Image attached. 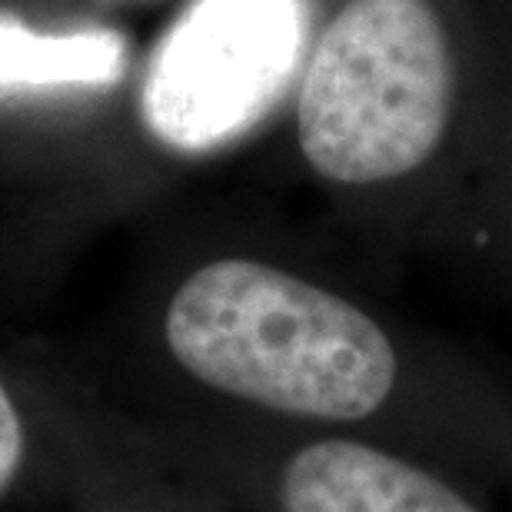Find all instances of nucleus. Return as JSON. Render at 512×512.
I'll return each instance as SVG.
<instances>
[{"instance_id":"nucleus-1","label":"nucleus","mask_w":512,"mask_h":512,"mask_svg":"<svg viewBox=\"0 0 512 512\" xmlns=\"http://www.w3.org/2000/svg\"><path fill=\"white\" fill-rule=\"evenodd\" d=\"M163 336L200 386L260 413L419 456L493 496L512 469L483 436L409 393L403 343L380 316L276 263L223 256L170 296Z\"/></svg>"},{"instance_id":"nucleus-2","label":"nucleus","mask_w":512,"mask_h":512,"mask_svg":"<svg viewBox=\"0 0 512 512\" xmlns=\"http://www.w3.org/2000/svg\"><path fill=\"white\" fill-rule=\"evenodd\" d=\"M453 110V54L426 0H350L306 60L296 130L333 183H386L433 157Z\"/></svg>"},{"instance_id":"nucleus-3","label":"nucleus","mask_w":512,"mask_h":512,"mask_svg":"<svg viewBox=\"0 0 512 512\" xmlns=\"http://www.w3.org/2000/svg\"><path fill=\"white\" fill-rule=\"evenodd\" d=\"M306 30V0H190L153 47L143 124L177 153L240 140L290 90Z\"/></svg>"},{"instance_id":"nucleus-4","label":"nucleus","mask_w":512,"mask_h":512,"mask_svg":"<svg viewBox=\"0 0 512 512\" xmlns=\"http://www.w3.org/2000/svg\"><path fill=\"white\" fill-rule=\"evenodd\" d=\"M276 512H499L493 493L403 449L316 433L280 449Z\"/></svg>"},{"instance_id":"nucleus-5","label":"nucleus","mask_w":512,"mask_h":512,"mask_svg":"<svg viewBox=\"0 0 512 512\" xmlns=\"http://www.w3.org/2000/svg\"><path fill=\"white\" fill-rule=\"evenodd\" d=\"M127 67V40L117 30L87 27L37 34L0 10V94L40 87H104Z\"/></svg>"},{"instance_id":"nucleus-6","label":"nucleus","mask_w":512,"mask_h":512,"mask_svg":"<svg viewBox=\"0 0 512 512\" xmlns=\"http://www.w3.org/2000/svg\"><path fill=\"white\" fill-rule=\"evenodd\" d=\"M24 446V423H20L14 399H10L4 383H0V496L7 493L20 473V466H24Z\"/></svg>"}]
</instances>
